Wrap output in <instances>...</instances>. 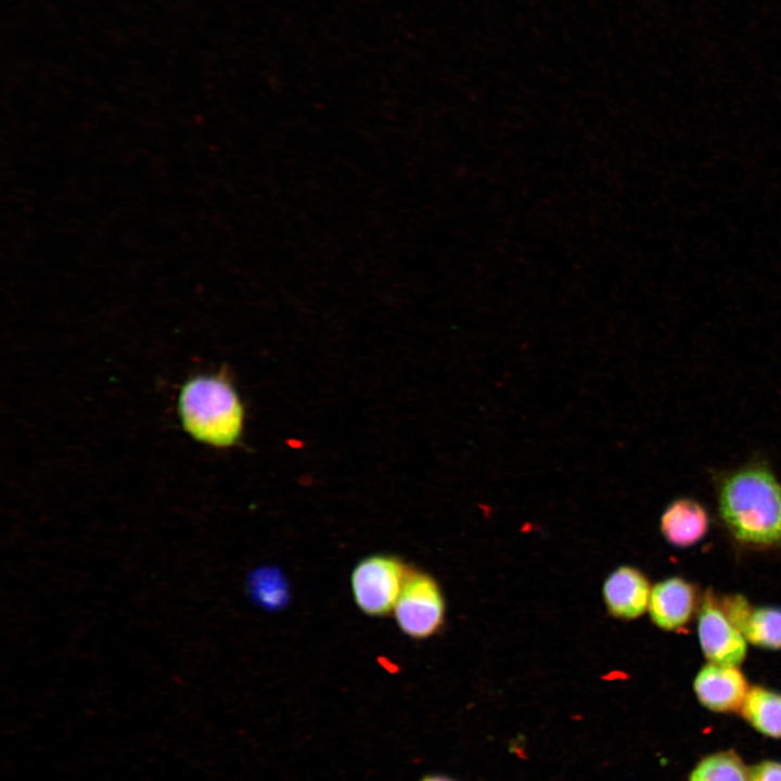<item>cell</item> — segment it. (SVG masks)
<instances>
[{
    "label": "cell",
    "mask_w": 781,
    "mask_h": 781,
    "mask_svg": "<svg viewBox=\"0 0 781 781\" xmlns=\"http://www.w3.org/2000/svg\"><path fill=\"white\" fill-rule=\"evenodd\" d=\"M719 515L740 542L781 545V483L763 462H751L719 477Z\"/></svg>",
    "instance_id": "obj_1"
},
{
    "label": "cell",
    "mask_w": 781,
    "mask_h": 781,
    "mask_svg": "<svg viewBox=\"0 0 781 781\" xmlns=\"http://www.w3.org/2000/svg\"><path fill=\"white\" fill-rule=\"evenodd\" d=\"M178 411L183 428L196 440L230 447L244 428V407L235 388L223 375H197L182 386Z\"/></svg>",
    "instance_id": "obj_2"
},
{
    "label": "cell",
    "mask_w": 781,
    "mask_h": 781,
    "mask_svg": "<svg viewBox=\"0 0 781 781\" xmlns=\"http://www.w3.org/2000/svg\"><path fill=\"white\" fill-rule=\"evenodd\" d=\"M411 566L386 553L362 558L351 571L350 589L357 607L367 616L385 617L394 612Z\"/></svg>",
    "instance_id": "obj_3"
},
{
    "label": "cell",
    "mask_w": 781,
    "mask_h": 781,
    "mask_svg": "<svg viewBox=\"0 0 781 781\" xmlns=\"http://www.w3.org/2000/svg\"><path fill=\"white\" fill-rule=\"evenodd\" d=\"M445 610V599L436 579L411 567L393 612L400 631L411 639L430 638L441 628Z\"/></svg>",
    "instance_id": "obj_4"
},
{
    "label": "cell",
    "mask_w": 781,
    "mask_h": 781,
    "mask_svg": "<svg viewBox=\"0 0 781 781\" xmlns=\"http://www.w3.org/2000/svg\"><path fill=\"white\" fill-rule=\"evenodd\" d=\"M697 633L709 663L737 667L745 658L746 639L712 598L701 607Z\"/></svg>",
    "instance_id": "obj_5"
},
{
    "label": "cell",
    "mask_w": 781,
    "mask_h": 781,
    "mask_svg": "<svg viewBox=\"0 0 781 781\" xmlns=\"http://www.w3.org/2000/svg\"><path fill=\"white\" fill-rule=\"evenodd\" d=\"M700 702L715 712H731L742 706L748 691L744 675L734 666L708 663L694 680Z\"/></svg>",
    "instance_id": "obj_6"
},
{
    "label": "cell",
    "mask_w": 781,
    "mask_h": 781,
    "mask_svg": "<svg viewBox=\"0 0 781 781\" xmlns=\"http://www.w3.org/2000/svg\"><path fill=\"white\" fill-rule=\"evenodd\" d=\"M722 610L746 641L769 650L781 649V609L753 607L740 596L722 601Z\"/></svg>",
    "instance_id": "obj_7"
},
{
    "label": "cell",
    "mask_w": 781,
    "mask_h": 781,
    "mask_svg": "<svg viewBox=\"0 0 781 781\" xmlns=\"http://www.w3.org/2000/svg\"><path fill=\"white\" fill-rule=\"evenodd\" d=\"M651 590L649 580L639 569L619 566L605 579L602 592L611 615L633 619L646 611Z\"/></svg>",
    "instance_id": "obj_8"
},
{
    "label": "cell",
    "mask_w": 781,
    "mask_h": 781,
    "mask_svg": "<svg viewBox=\"0 0 781 781\" xmlns=\"http://www.w3.org/2000/svg\"><path fill=\"white\" fill-rule=\"evenodd\" d=\"M694 605L692 585L682 578L671 577L652 588L648 610L657 627L671 631L690 620Z\"/></svg>",
    "instance_id": "obj_9"
},
{
    "label": "cell",
    "mask_w": 781,
    "mask_h": 781,
    "mask_svg": "<svg viewBox=\"0 0 781 781\" xmlns=\"http://www.w3.org/2000/svg\"><path fill=\"white\" fill-rule=\"evenodd\" d=\"M708 529V515L697 501L689 498L674 500L661 517V530L674 546L690 547L700 541Z\"/></svg>",
    "instance_id": "obj_10"
},
{
    "label": "cell",
    "mask_w": 781,
    "mask_h": 781,
    "mask_svg": "<svg viewBox=\"0 0 781 781\" xmlns=\"http://www.w3.org/2000/svg\"><path fill=\"white\" fill-rule=\"evenodd\" d=\"M745 719L761 733L781 737V694L761 687L751 688L742 703Z\"/></svg>",
    "instance_id": "obj_11"
},
{
    "label": "cell",
    "mask_w": 781,
    "mask_h": 781,
    "mask_svg": "<svg viewBox=\"0 0 781 781\" xmlns=\"http://www.w3.org/2000/svg\"><path fill=\"white\" fill-rule=\"evenodd\" d=\"M690 781H748L741 759L731 752L712 755L694 769Z\"/></svg>",
    "instance_id": "obj_12"
},
{
    "label": "cell",
    "mask_w": 781,
    "mask_h": 781,
    "mask_svg": "<svg viewBox=\"0 0 781 781\" xmlns=\"http://www.w3.org/2000/svg\"><path fill=\"white\" fill-rule=\"evenodd\" d=\"M249 590L252 597L260 602V604L271 605L283 602L279 598L285 594L283 582L279 581L277 575L266 572H259L249 579Z\"/></svg>",
    "instance_id": "obj_13"
},
{
    "label": "cell",
    "mask_w": 781,
    "mask_h": 781,
    "mask_svg": "<svg viewBox=\"0 0 781 781\" xmlns=\"http://www.w3.org/2000/svg\"><path fill=\"white\" fill-rule=\"evenodd\" d=\"M748 781H781V764L766 761L756 766Z\"/></svg>",
    "instance_id": "obj_14"
},
{
    "label": "cell",
    "mask_w": 781,
    "mask_h": 781,
    "mask_svg": "<svg viewBox=\"0 0 781 781\" xmlns=\"http://www.w3.org/2000/svg\"><path fill=\"white\" fill-rule=\"evenodd\" d=\"M419 781H453V780H451V779H449V778H447V777H444V776H437V774L433 776V774H431V776L423 777V778H422L421 780H419Z\"/></svg>",
    "instance_id": "obj_15"
}]
</instances>
